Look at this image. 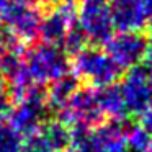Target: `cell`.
<instances>
[{
  "instance_id": "obj_1",
  "label": "cell",
  "mask_w": 152,
  "mask_h": 152,
  "mask_svg": "<svg viewBox=\"0 0 152 152\" xmlns=\"http://www.w3.org/2000/svg\"><path fill=\"white\" fill-rule=\"evenodd\" d=\"M72 57V74L92 88L115 85L123 75V69L100 48L85 46Z\"/></svg>"
},
{
  "instance_id": "obj_2",
  "label": "cell",
  "mask_w": 152,
  "mask_h": 152,
  "mask_svg": "<svg viewBox=\"0 0 152 152\" xmlns=\"http://www.w3.org/2000/svg\"><path fill=\"white\" fill-rule=\"evenodd\" d=\"M12 103L13 106L7 115L8 123L23 137L38 134L46 123L49 113L46 103V92L43 90V87L33 83Z\"/></svg>"
},
{
  "instance_id": "obj_3",
  "label": "cell",
  "mask_w": 152,
  "mask_h": 152,
  "mask_svg": "<svg viewBox=\"0 0 152 152\" xmlns=\"http://www.w3.org/2000/svg\"><path fill=\"white\" fill-rule=\"evenodd\" d=\"M23 62L31 82L41 87L70 72L69 56L62 48L46 43L34 44L31 49L25 51Z\"/></svg>"
},
{
  "instance_id": "obj_4",
  "label": "cell",
  "mask_w": 152,
  "mask_h": 152,
  "mask_svg": "<svg viewBox=\"0 0 152 152\" xmlns=\"http://www.w3.org/2000/svg\"><path fill=\"white\" fill-rule=\"evenodd\" d=\"M41 13L38 5L23 4L18 0H0V23H4L21 43H34L39 38Z\"/></svg>"
},
{
  "instance_id": "obj_5",
  "label": "cell",
  "mask_w": 152,
  "mask_h": 152,
  "mask_svg": "<svg viewBox=\"0 0 152 152\" xmlns=\"http://www.w3.org/2000/svg\"><path fill=\"white\" fill-rule=\"evenodd\" d=\"M59 119L64 121L70 129H90L102 124L105 116L98 105L96 88L83 87L77 88L59 113Z\"/></svg>"
},
{
  "instance_id": "obj_6",
  "label": "cell",
  "mask_w": 152,
  "mask_h": 152,
  "mask_svg": "<svg viewBox=\"0 0 152 152\" xmlns=\"http://www.w3.org/2000/svg\"><path fill=\"white\" fill-rule=\"evenodd\" d=\"M77 26L93 44H105L111 38L115 26L110 13L108 0H79L77 2Z\"/></svg>"
},
{
  "instance_id": "obj_7",
  "label": "cell",
  "mask_w": 152,
  "mask_h": 152,
  "mask_svg": "<svg viewBox=\"0 0 152 152\" xmlns=\"http://www.w3.org/2000/svg\"><path fill=\"white\" fill-rule=\"evenodd\" d=\"M119 92L128 115H141L152 105V75L145 66H134L123 77Z\"/></svg>"
},
{
  "instance_id": "obj_8",
  "label": "cell",
  "mask_w": 152,
  "mask_h": 152,
  "mask_svg": "<svg viewBox=\"0 0 152 152\" xmlns=\"http://www.w3.org/2000/svg\"><path fill=\"white\" fill-rule=\"evenodd\" d=\"M147 46L149 39L141 31H119L105 43V53L121 69H131L144 61Z\"/></svg>"
},
{
  "instance_id": "obj_9",
  "label": "cell",
  "mask_w": 152,
  "mask_h": 152,
  "mask_svg": "<svg viewBox=\"0 0 152 152\" xmlns=\"http://www.w3.org/2000/svg\"><path fill=\"white\" fill-rule=\"evenodd\" d=\"M77 2L75 0H61L53 5L48 13L43 15L39 25V38L43 43L61 46L67 31L75 25Z\"/></svg>"
},
{
  "instance_id": "obj_10",
  "label": "cell",
  "mask_w": 152,
  "mask_h": 152,
  "mask_svg": "<svg viewBox=\"0 0 152 152\" xmlns=\"http://www.w3.org/2000/svg\"><path fill=\"white\" fill-rule=\"evenodd\" d=\"M128 123L108 119L88 131V144L92 152H128L126 142Z\"/></svg>"
},
{
  "instance_id": "obj_11",
  "label": "cell",
  "mask_w": 152,
  "mask_h": 152,
  "mask_svg": "<svg viewBox=\"0 0 152 152\" xmlns=\"http://www.w3.org/2000/svg\"><path fill=\"white\" fill-rule=\"evenodd\" d=\"M110 13L113 26L119 31H141L149 18L141 0H111Z\"/></svg>"
},
{
  "instance_id": "obj_12",
  "label": "cell",
  "mask_w": 152,
  "mask_h": 152,
  "mask_svg": "<svg viewBox=\"0 0 152 152\" xmlns=\"http://www.w3.org/2000/svg\"><path fill=\"white\" fill-rule=\"evenodd\" d=\"M77 88H79V79L70 72L51 82L49 90L46 92V103L49 111L59 113L70 100V96L75 93Z\"/></svg>"
},
{
  "instance_id": "obj_13",
  "label": "cell",
  "mask_w": 152,
  "mask_h": 152,
  "mask_svg": "<svg viewBox=\"0 0 152 152\" xmlns=\"http://www.w3.org/2000/svg\"><path fill=\"white\" fill-rule=\"evenodd\" d=\"M96 98H98V105L102 108L103 116H106L108 119H115V121H126L128 111H126L119 87L116 83L96 88Z\"/></svg>"
},
{
  "instance_id": "obj_14",
  "label": "cell",
  "mask_w": 152,
  "mask_h": 152,
  "mask_svg": "<svg viewBox=\"0 0 152 152\" xmlns=\"http://www.w3.org/2000/svg\"><path fill=\"white\" fill-rule=\"evenodd\" d=\"M39 134L56 152H64L72 142V129L59 118L53 119V121H46L41 128Z\"/></svg>"
},
{
  "instance_id": "obj_15",
  "label": "cell",
  "mask_w": 152,
  "mask_h": 152,
  "mask_svg": "<svg viewBox=\"0 0 152 152\" xmlns=\"http://www.w3.org/2000/svg\"><path fill=\"white\" fill-rule=\"evenodd\" d=\"M25 137L8 123V119H0V152H20Z\"/></svg>"
},
{
  "instance_id": "obj_16",
  "label": "cell",
  "mask_w": 152,
  "mask_h": 152,
  "mask_svg": "<svg viewBox=\"0 0 152 152\" xmlns=\"http://www.w3.org/2000/svg\"><path fill=\"white\" fill-rule=\"evenodd\" d=\"M126 142H128V151L147 152L152 142V134L145 131L141 124H132V126H128Z\"/></svg>"
},
{
  "instance_id": "obj_17",
  "label": "cell",
  "mask_w": 152,
  "mask_h": 152,
  "mask_svg": "<svg viewBox=\"0 0 152 152\" xmlns=\"http://www.w3.org/2000/svg\"><path fill=\"white\" fill-rule=\"evenodd\" d=\"M87 44H88V41H87L85 34L82 33V30H80L75 23L69 31H67L66 38H64L62 43H61V48H62V51L67 56H75V54L79 53V51H82Z\"/></svg>"
},
{
  "instance_id": "obj_18",
  "label": "cell",
  "mask_w": 152,
  "mask_h": 152,
  "mask_svg": "<svg viewBox=\"0 0 152 152\" xmlns=\"http://www.w3.org/2000/svg\"><path fill=\"white\" fill-rule=\"evenodd\" d=\"M64 152H92L87 129H72V142Z\"/></svg>"
},
{
  "instance_id": "obj_19",
  "label": "cell",
  "mask_w": 152,
  "mask_h": 152,
  "mask_svg": "<svg viewBox=\"0 0 152 152\" xmlns=\"http://www.w3.org/2000/svg\"><path fill=\"white\" fill-rule=\"evenodd\" d=\"M20 152H56L46 141L43 139V136L38 132L34 136L26 137V141H23Z\"/></svg>"
},
{
  "instance_id": "obj_20",
  "label": "cell",
  "mask_w": 152,
  "mask_h": 152,
  "mask_svg": "<svg viewBox=\"0 0 152 152\" xmlns=\"http://www.w3.org/2000/svg\"><path fill=\"white\" fill-rule=\"evenodd\" d=\"M10 108H12V96H10V90H8V83L0 74V119L8 115Z\"/></svg>"
},
{
  "instance_id": "obj_21",
  "label": "cell",
  "mask_w": 152,
  "mask_h": 152,
  "mask_svg": "<svg viewBox=\"0 0 152 152\" xmlns=\"http://www.w3.org/2000/svg\"><path fill=\"white\" fill-rule=\"evenodd\" d=\"M139 124H141L147 132L152 134V105L149 106V108H145L144 111L139 115Z\"/></svg>"
},
{
  "instance_id": "obj_22",
  "label": "cell",
  "mask_w": 152,
  "mask_h": 152,
  "mask_svg": "<svg viewBox=\"0 0 152 152\" xmlns=\"http://www.w3.org/2000/svg\"><path fill=\"white\" fill-rule=\"evenodd\" d=\"M141 2H142V5H144L145 12H147V15L151 17L152 15V0H141Z\"/></svg>"
},
{
  "instance_id": "obj_23",
  "label": "cell",
  "mask_w": 152,
  "mask_h": 152,
  "mask_svg": "<svg viewBox=\"0 0 152 152\" xmlns=\"http://www.w3.org/2000/svg\"><path fill=\"white\" fill-rule=\"evenodd\" d=\"M145 26H147V30H149V34L152 36V15L147 18V23H145Z\"/></svg>"
},
{
  "instance_id": "obj_24",
  "label": "cell",
  "mask_w": 152,
  "mask_h": 152,
  "mask_svg": "<svg viewBox=\"0 0 152 152\" xmlns=\"http://www.w3.org/2000/svg\"><path fill=\"white\" fill-rule=\"evenodd\" d=\"M44 2H48V4H57V2H61V0H44Z\"/></svg>"
},
{
  "instance_id": "obj_25",
  "label": "cell",
  "mask_w": 152,
  "mask_h": 152,
  "mask_svg": "<svg viewBox=\"0 0 152 152\" xmlns=\"http://www.w3.org/2000/svg\"><path fill=\"white\" fill-rule=\"evenodd\" d=\"M147 152H152V142H151V147H149V151Z\"/></svg>"
}]
</instances>
